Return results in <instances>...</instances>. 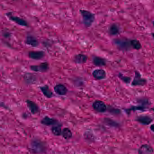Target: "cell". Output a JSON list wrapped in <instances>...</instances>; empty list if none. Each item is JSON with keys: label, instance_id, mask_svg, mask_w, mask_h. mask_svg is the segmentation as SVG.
I'll use <instances>...</instances> for the list:
<instances>
[{"label": "cell", "instance_id": "cell-1", "mask_svg": "<svg viewBox=\"0 0 154 154\" xmlns=\"http://www.w3.org/2000/svg\"><path fill=\"white\" fill-rule=\"evenodd\" d=\"M80 12L84 25L86 27H90L95 20V15L94 14L85 10H81Z\"/></svg>", "mask_w": 154, "mask_h": 154}, {"label": "cell", "instance_id": "cell-2", "mask_svg": "<svg viewBox=\"0 0 154 154\" xmlns=\"http://www.w3.org/2000/svg\"><path fill=\"white\" fill-rule=\"evenodd\" d=\"M30 147L32 152L39 154L44 152L46 146L44 143H42V141L36 139L32 141Z\"/></svg>", "mask_w": 154, "mask_h": 154}, {"label": "cell", "instance_id": "cell-3", "mask_svg": "<svg viewBox=\"0 0 154 154\" xmlns=\"http://www.w3.org/2000/svg\"><path fill=\"white\" fill-rule=\"evenodd\" d=\"M115 44L117 47L123 51H128L133 49L131 46V40L126 39H118L115 40Z\"/></svg>", "mask_w": 154, "mask_h": 154}, {"label": "cell", "instance_id": "cell-4", "mask_svg": "<svg viewBox=\"0 0 154 154\" xmlns=\"http://www.w3.org/2000/svg\"><path fill=\"white\" fill-rule=\"evenodd\" d=\"M6 15L9 18V20H11L14 22L15 23L18 25L24 26V27H27L28 26V23L25 20H24L23 18H20V17H18V16H14L12 14L11 12L7 13H6Z\"/></svg>", "mask_w": 154, "mask_h": 154}, {"label": "cell", "instance_id": "cell-5", "mask_svg": "<svg viewBox=\"0 0 154 154\" xmlns=\"http://www.w3.org/2000/svg\"><path fill=\"white\" fill-rule=\"evenodd\" d=\"M93 109L99 113H104L107 110V107L106 104L101 100H97L92 104Z\"/></svg>", "mask_w": 154, "mask_h": 154}, {"label": "cell", "instance_id": "cell-6", "mask_svg": "<svg viewBox=\"0 0 154 154\" xmlns=\"http://www.w3.org/2000/svg\"><path fill=\"white\" fill-rule=\"evenodd\" d=\"M146 83L147 81L146 80L142 77L141 74L138 71H136L135 77L132 82V85L134 86H143Z\"/></svg>", "mask_w": 154, "mask_h": 154}, {"label": "cell", "instance_id": "cell-7", "mask_svg": "<svg viewBox=\"0 0 154 154\" xmlns=\"http://www.w3.org/2000/svg\"><path fill=\"white\" fill-rule=\"evenodd\" d=\"M30 68L31 70L35 72H44L49 69V65L47 62H43L38 65H32Z\"/></svg>", "mask_w": 154, "mask_h": 154}, {"label": "cell", "instance_id": "cell-8", "mask_svg": "<svg viewBox=\"0 0 154 154\" xmlns=\"http://www.w3.org/2000/svg\"><path fill=\"white\" fill-rule=\"evenodd\" d=\"M25 42L27 45L32 47H36L38 46L39 42L37 38L32 35H28L26 37Z\"/></svg>", "mask_w": 154, "mask_h": 154}, {"label": "cell", "instance_id": "cell-9", "mask_svg": "<svg viewBox=\"0 0 154 154\" xmlns=\"http://www.w3.org/2000/svg\"><path fill=\"white\" fill-rule=\"evenodd\" d=\"M92 76L94 78L97 80L104 79L106 77V72L104 70L97 69L92 72Z\"/></svg>", "mask_w": 154, "mask_h": 154}, {"label": "cell", "instance_id": "cell-10", "mask_svg": "<svg viewBox=\"0 0 154 154\" xmlns=\"http://www.w3.org/2000/svg\"><path fill=\"white\" fill-rule=\"evenodd\" d=\"M45 53L42 51H30L29 52V57L32 59L38 60L44 57Z\"/></svg>", "mask_w": 154, "mask_h": 154}, {"label": "cell", "instance_id": "cell-11", "mask_svg": "<svg viewBox=\"0 0 154 154\" xmlns=\"http://www.w3.org/2000/svg\"><path fill=\"white\" fill-rule=\"evenodd\" d=\"M136 121L142 124L148 125L152 122V119L147 115H141L137 117Z\"/></svg>", "mask_w": 154, "mask_h": 154}, {"label": "cell", "instance_id": "cell-12", "mask_svg": "<svg viewBox=\"0 0 154 154\" xmlns=\"http://www.w3.org/2000/svg\"><path fill=\"white\" fill-rule=\"evenodd\" d=\"M55 92L60 96H65L67 93L68 90L64 85L58 84L54 87Z\"/></svg>", "mask_w": 154, "mask_h": 154}, {"label": "cell", "instance_id": "cell-13", "mask_svg": "<svg viewBox=\"0 0 154 154\" xmlns=\"http://www.w3.org/2000/svg\"><path fill=\"white\" fill-rule=\"evenodd\" d=\"M41 123L42 124L45 126L54 125L57 124L58 121L53 118H51L49 117L46 116L41 120Z\"/></svg>", "mask_w": 154, "mask_h": 154}, {"label": "cell", "instance_id": "cell-14", "mask_svg": "<svg viewBox=\"0 0 154 154\" xmlns=\"http://www.w3.org/2000/svg\"><path fill=\"white\" fill-rule=\"evenodd\" d=\"M28 107L32 114H36L39 112V108L38 105L32 101L27 100L26 101Z\"/></svg>", "mask_w": 154, "mask_h": 154}, {"label": "cell", "instance_id": "cell-15", "mask_svg": "<svg viewBox=\"0 0 154 154\" xmlns=\"http://www.w3.org/2000/svg\"><path fill=\"white\" fill-rule=\"evenodd\" d=\"M153 152V149L150 146L145 144L142 145L138 150L139 154H150Z\"/></svg>", "mask_w": 154, "mask_h": 154}, {"label": "cell", "instance_id": "cell-16", "mask_svg": "<svg viewBox=\"0 0 154 154\" xmlns=\"http://www.w3.org/2000/svg\"><path fill=\"white\" fill-rule=\"evenodd\" d=\"M61 126L62 125L60 124V123H58L57 124L53 125L51 129L52 134L56 136H60L61 135L62 131Z\"/></svg>", "mask_w": 154, "mask_h": 154}, {"label": "cell", "instance_id": "cell-17", "mask_svg": "<svg viewBox=\"0 0 154 154\" xmlns=\"http://www.w3.org/2000/svg\"><path fill=\"white\" fill-rule=\"evenodd\" d=\"M88 57L86 55L82 54H79L76 55L74 58V61L78 64H83L87 61Z\"/></svg>", "mask_w": 154, "mask_h": 154}, {"label": "cell", "instance_id": "cell-18", "mask_svg": "<svg viewBox=\"0 0 154 154\" xmlns=\"http://www.w3.org/2000/svg\"><path fill=\"white\" fill-rule=\"evenodd\" d=\"M40 89L43 95L46 97L48 98H51L52 97V96H53V93L48 86H44L41 87Z\"/></svg>", "mask_w": 154, "mask_h": 154}, {"label": "cell", "instance_id": "cell-19", "mask_svg": "<svg viewBox=\"0 0 154 154\" xmlns=\"http://www.w3.org/2000/svg\"><path fill=\"white\" fill-rule=\"evenodd\" d=\"M61 135H62L63 138L66 140H69L72 138V136H73L72 131L68 127H65L62 130Z\"/></svg>", "mask_w": 154, "mask_h": 154}, {"label": "cell", "instance_id": "cell-20", "mask_svg": "<svg viewBox=\"0 0 154 154\" xmlns=\"http://www.w3.org/2000/svg\"><path fill=\"white\" fill-rule=\"evenodd\" d=\"M93 63L95 66L102 67L106 66V61L104 59L99 57H95L93 59Z\"/></svg>", "mask_w": 154, "mask_h": 154}, {"label": "cell", "instance_id": "cell-21", "mask_svg": "<svg viewBox=\"0 0 154 154\" xmlns=\"http://www.w3.org/2000/svg\"><path fill=\"white\" fill-rule=\"evenodd\" d=\"M119 32V29L116 24H112L109 28V33L111 35H116Z\"/></svg>", "mask_w": 154, "mask_h": 154}, {"label": "cell", "instance_id": "cell-22", "mask_svg": "<svg viewBox=\"0 0 154 154\" xmlns=\"http://www.w3.org/2000/svg\"><path fill=\"white\" fill-rule=\"evenodd\" d=\"M131 46L133 49L139 50L142 48V45L139 41L136 39H133L131 40Z\"/></svg>", "mask_w": 154, "mask_h": 154}, {"label": "cell", "instance_id": "cell-23", "mask_svg": "<svg viewBox=\"0 0 154 154\" xmlns=\"http://www.w3.org/2000/svg\"><path fill=\"white\" fill-rule=\"evenodd\" d=\"M119 77L121 79V80H123L125 83H130V81H131V78L129 77L123 76L121 74H119Z\"/></svg>", "mask_w": 154, "mask_h": 154}, {"label": "cell", "instance_id": "cell-24", "mask_svg": "<svg viewBox=\"0 0 154 154\" xmlns=\"http://www.w3.org/2000/svg\"><path fill=\"white\" fill-rule=\"evenodd\" d=\"M4 37H5V38H9V37H10V33H9V32H6L4 33Z\"/></svg>", "mask_w": 154, "mask_h": 154}, {"label": "cell", "instance_id": "cell-25", "mask_svg": "<svg viewBox=\"0 0 154 154\" xmlns=\"http://www.w3.org/2000/svg\"><path fill=\"white\" fill-rule=\"evenodd\" d=\"M150 129H151V131H152L154 133V124H153L151 126Z\"/></svg>", "mask_w": 154, "mask_h": 154}, {"label": "cell", "instance_id": "cell-26", "mask_svg": "<svg viewBox=\"0 0 154 154\" xmlns=\"http://www.w3.org/2000/svg\"><path fill=\"white\" fill-rule=\"evenodd\" d=\"M152 35L154 39V33H152Z\"/></svg>", "mask_w": 154, "mask_h": 154}, {"label": "cell", "instance_id": "cell-27", "mask_svg": "<svg viewBox=\"0 0 154 154\" xmlns=\"http://www.w3.org/2000/svg\"><path fill=\"white\" fill-rule=\"evenodd\" d=\"M153 24H154V22H153Z\"/></svg>", "mask_w": 154, "mask_h": 154}]
</instances>
